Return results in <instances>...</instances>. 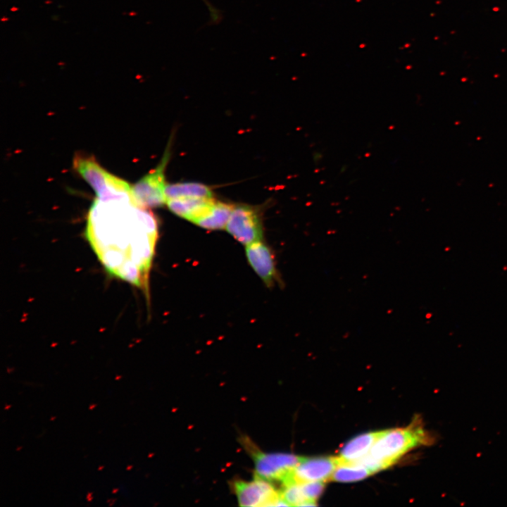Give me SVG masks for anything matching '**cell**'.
I'll return each instance as SVG.
<instances>
[{
	"label": "cell",
	"instance_id": "2e32d148",
	"mask_svg": "<svg viewBox=\"0 0 507 507\" xmlns=\"http://www.w3.org/2000/svg\"><path fill=\"white\" fill-rule=\"evenodd\" d=\"M302 492L308 501L315 502L325 489L323 481H314L300 483Z\"/></svg>",
	"mask_w": 507,
	"mask_h": 507
},
{
	"label": "cell",
	"instance_id": "277c9868",
	"mask_svg": "<svg viewBox=\"0 0 507 507\" xmlns=\"http://www.w3.org/2000/svg\"><path fill=\"white\" fill-rule=\"evenodd\" d=\"M245 444L254 458V476L272 481L277 480L282 484L292 480V472L302 457L287 453H265L249 443Z\"/></svg>",
	"mask_w": 507,
	"mask_h": 507
},
{
	"label": "cell",
	"instance_id": "5b68a950",
	"mask_svg": "<svg viewBox=\"0 0 507 507\" xmlns=\"http://www.w3.org/2000/svg\"><path fill=\"white\" fill-rule=\"evenodd\" d=\"M170 158L169 147L159 164L132 187L133 199L144 208H154L166 204L164 171Z\"/></svg>",
	"mask_w": 507,
	"mask_h": 507
},
{
	"label": "cell",
	"instance_id": "5bb4252c",
	"mask_svg": "<svg viewBox=\"0 0 507 507\" xmlns=\"http://www.w3.org/2000/svg\"><path fill=\"white\" fill-rule=\"evenodd\" d=\"M371 474L373 473L363 466L353 463H339L330 479L339 482H351L365 479Z\"/></svg>",
	"mask_w": 507,
	"mask_h": 507
},
{
	"label": "cell",
	"instance_id": "9a60e30c",
	"mask_svg": "<svg viewBox=\"0 0 507 507\" xmlns=\"http://www.w3.org/2000/svg\"><path fill=\"white\" fill-rule=\"evenodd\" d=\"M283 487L281 495L289 506H303L308 501L302 492L300 483L290 481L283 484Z\"/></svg>",
	"mask_w": 507,
	"mask_h": 507
},
{
	"label": "cell",
	"instance_id": "9c48e42d",
	"mask_svg": "<svg viewBox=\"0 0 507 507\" xmlns=\"http://www.w3.org/2000/svg\"><path fill=\"white\" fill-rule=\"evenodd\" d=\"M248 261L265 284L271 287L277 280V274L273 254L261 241L246 245Z\"/></svg>",
	"mask_w": 507,
	"mask_h": 507
},
{
	"label": "cell",
	"instance_id": "3957f363",
	"mask_svg": "<svg viewBox=\"0 0 507 507\" xmlns=\"http://www.w3.org/2000/svg\"><path fill=\"white\" fill-rule=\"evenodd\" d=\"M73 169L91 186L97 199H133L132 186L125 180L110 173L91 155L76 153Z\"/></svg>",
	"mask_w": 507,
	"mask_h": 507
},
{
	"label": "cell",
	"instance_id": "ba28073f",
	"mask_svg": "<svg viewBox=\"0 0 507 507\" xmlns=\"http://www.w3.org/2000/svg\"><path fill=\"white\" fill-rule=\"evenodd\" d=\"M339 464L337 457L303 458L295 467L292 480L299 482L326 481Z\"/></svg>",
	"mask_w": 507,
	"mask_h": 507
},
{
	"label": "cell",
	"instance_id": "8992f818",
	"mask_svg": "<svg viewBox=\"0 0 507 507\" xmlns=\"http://www.w3.org/2000/svg\"><path fill=\"white\" fill-rule=\"evenodd\" d=\"M233 489L241 506H289L270 481L256 476L250 481L236 480Z\"/></svg>",
	"mask_w": 507,
	"mask_h": 507
},
{
	"label": "cell",
	"instance_id": "7a4b0ae2",
	"mask_svg": "<svg viewBox=\"0 0 507 507\" xmlns=\"http://www.w3.org/2000/svg\"><path fill=\"white\" fill-rule=\"evenodd\" d=\"M432 441V438L416 419L406 427L381 431L368 453L384 470L408 451L429 444Z\"/></svg>",
	"mask_w": 507,
	"mask_h": 507
},
{
	"label": "cell",
	"instance_id": "e0dca14e",
	"mask_svg": "<svg viewBox=\"0 0 507 507\" xmlns=\"http://www.w3.org/2000/svg\"><path fill=\"white\" fill-rule=\"evenodd\" d=\"M208 9L211 18L213 22L217 23L220 20V14L218 10L213 6L208 0H201Z\"/></svg>",
	"mask_w": 507,
	"mask_h": 507
},
{
	"label": "cell",
	"instance_id": "52a82bcc",
	"mask_svg": "<svg viewBox=\"0 0 507 507\" xmlns=\"http://www.w3.org/2000/svg\"><path fill=\"white\" fill-rule=\"evenodd\" d=\"M225 227L232 236L245 245L261 241L263 237L259 214L249 206H234Z\"/></svg>",
	"mask_w": 507,
	"mask_h": 507
},
{
	"label": "cell",
	"instance_id": "7c38bea8",
	"mask_svg": "<svg viewBox=\"0 0 507 507\" xmlns=\"http://www.w3.org/2000/svg\"><path fill=\"white\" fill-rule=\"evenodd\" d=\"M234 206L215 201L211 208L194 223L207 230H222L226 227Z\"/></svg>",
	"mask_w": 507,
	"mask_h": 507
},
{
	"label": "cell",
	"instance_id": "8fae6325",
	"mask_svg": "<svg viewBox=\"0 0 507 507\" xmlns=\"http://www.w3.org/2000/svg\"><path fill=\"white\" fill-rule=\"evenodd\" d=\"M381 431L370 432L359 434L348 441L341 449L337 456L339 463H352L370 450Z\"/></svg>",
	"mask_w": 507,
	"mask_h": 507
},
{
	"label": "cell",
	"instance_id": "6da1fadb",
	"mask_svg": "<svg viewBox=\"0 0 507 507\" xmlns=\"http://www.w3.org/2000/svg\"><path fill=\"white\" fill-rule=\"evenodd\" d=\"M85 236L109 273L148 288L158 231L146 208L132 199H96L87 215Z\"/></svg>",
	"mask_w": 507,
	"mask_h": 507
},
{
	"label": "cell",
	"instance_id": "4fadbf2b",
	"mask_svg": "<svg viewBox=\"0 0 507 507\" xmlns=\"http://www.w3.org/2000/svg\"><path fill=\"white\" fill-rule=\"evenodd\" d=\"M166 201L178 198H212L211 189L205 184L197 182H181L166 184L165 189Z\"/></svg>",
	"mask_w": 507,
	"mask_h": 507
},
{
	"label": "cell",
	"instance_id": "30bf717a",
	"mask_svg": "<svg viewBox=\"0 0 507 507\" xmlns=\"http://www.w3.org/2000/svg\"><path fill=\"white\" fill-rule=\"evenodd\" d=\"M215 201L213 198H178L167 200L166 204L173 213L194 223L207 213Z\"/></svg>",
	"mask_w": 507,
	"mask_h": 507
}]
</instances>
